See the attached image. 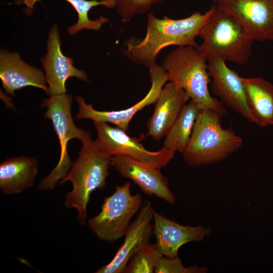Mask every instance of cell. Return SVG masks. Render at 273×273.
Instances as JSON below:
<instances>
[{
  "mask_svg": "<svg viewBox=\"0 0 273 273\" xmlns=\"http://www.w3.org/2000/svg\"><path fill=\"white\" fill-rule=\"evenodd\" d=\"M47 46V54L40 60L46 72L50 96L66 94L65 83L70 77L88 81L85 72L76 68L73 64V59L63 54L58 28L56 24L50 28Z\"/></svg>",
  "mask_w": 273,
  "mask_h": 273,
  "instance_id": "cell-13",
  "label": "cell"
},
{
  "mask_svg": "<svg viewBox=\"0 0 273 273\" xmlns=\"http://www.w3.org/2000/svg\"><path fill=\"white\" fill-rule=\"evenodd\" d=\"M41 0H23L27 8L32 9L34 4ZM69 3L76 11L78 20L73 25L68 28L70 34L74 35L83 29L98 31L102 25L109 22L107 18L100 16L96 20H90L88 17L89 11L94 7L103 6L108 8H114L115 0H65Z\"/></svg>",
  "mask_w": 273,
  "mask_h": 273,
  "instance_id": "cell-21",
  "label": "cell"
},
{
  "mask_svg": "<svg viewBox=\"0 0 273 273\" xmlns=\"http://www.w3.org/2000/svg\"><path fill=\"white\" fill-rule=\"evenodd\" d=\"M38 174V161L35 158H8L0 165L1 190L7 195L20 193L33 185Z\"/></svg>",
  "mask_w": 273,
  "mask_h": 273,
  "instance_id": "cell-18",
  "label": "cell"
},
{
  "mask_svg": "<svg viewBox=\"0 0 273 273\" xmlns=\"http://www.w3.org/2000/svg\"><path fill=\"white\" fill-rule=\"evenodd\" d=\"M111 165L123 177L131 180L146 195L155 196L171 205L175 203V198L161 169L123 156H112Z\"/></svg>",
  "mask_w": 273,
  "mask_h": 273,
  "instance_id": "cell-14",
  "label": "cell"
},
{
  "mask_svg": "<svg viewBox=\"0 0 273 273\" xmlns=\"http://www.w3.org/2000/svg\"><path fill=\"white\" fill-rule=\"evenodd\" d=\"M199 112L197 105L190 100L165 135L163 147L183 154L190 139Z\"/></svg>",
  "mask_w": 273,
  "mask_h": 273,
  "instance_id": "cell-20",
  "label": "cell"
},
{
  "mask_svg": "<svg viewBox=\"0 0 273 273\" xmlns=\"http://www.w3.org/2000/svg\"><path fill=\"white\" fill-rule=\"evenodd\" d=\"M190 100L186 92L172 82L162 87L147 123V136L158 141L165 136Z\"/></svg>",
  "mask_w": 273,
  "mask_h": 273,
  "instance_id": "cell-15",
  "label": "cell"
},
{
  "mask_svg": "<svg viewBox=\"0 0 273 273\" xmlns=\"http://www.w3.org/2000/svg\"><path fill=\"white\" fill-rule=\"evenodd\" d=\"M72 97L70 94L50 96L42 101L41 106L46 108L45 117L52 122L55 131L59 140L60 157L55 168L42 179L38 189L40 191L53 189L59 181L67 175L72 163L68 151V142L73 139L81 141L86 131L78 128L71 115Z\"/></svg>",
  "mask_w": 273,
  "mask_h": 273,
  "instance_id": "cell-7",
  "label": "cell"
},
{
  "mask_svg": "<svg viewBox=\"0 0 273 273\" xmlns=\"http://www.w3.org/2000/svg\"><path fill=\"white\" fill-rule=\"evenodd\" d=\"M149 69L151 88L145 97L137 103L120 110L98 111L94 109L92 104H87L82 97L78 96L76 97L78 106L76 118L110 123L125 131H127L129 122L134 115L144 107L155 104L162 87L168 81L167 73L162 66L155 64Z\"/></svg>",
  "mask_w": 273,
  "mask_h": 273,
  "instance_id": "cell-10",
  "label": "cell"
},
{
  "mask_svg": "<svg viewBox=\"0 0 273 273\" xmlns=\"http://www.w3.org/2000/svg\"><path fill=\"white\" fill-rule=\"evenodd\" d=\"M0 77L3 87L11 96L16 90L28 86L39 88L49 95L43 72L24 62L17 53L1 50Z\"/></svg>",
  "mask_w": 273,
  "mask_h": 273,
  "instance_id": "cell-17",
  "label": "cell"
},
{
  "mask_svg": "<svg viewBox=\"0 0 273 273\" xmlns=\"http://www.w3.org/2000/svg\"><path fill=\"white\" fill-rule=\"evenodd\" d=\"M142 204L140 193L131 194L129 182L117 185L114 192L105 198L101 212L88 219V225L99 239L113 243L125 235Z\"/></svg>",
  "mask_w": 273,
  "mask_h": 273,
  "instance_id": "cell-6",
  "label": "cell"
},
{
  "mask_svg": "<svg viewBox=\"0 0 273 273\" xmlns=\"http://www.w3.org/2000/svg\"><path fill=\"white\" fill-rule=\"evenodd\" d=\"M215 5L237 20L253 40L273 41V0H215Z\"/></svg>",
  "mask_w": 273,
  "mask_h": 273,
  "instance_id": "cell-9",
  "label": "cell"
},
{
  "mask_svg": "<svg viewBox=\"0 0 273 273\" xmlns=\"http://www.w3.org/2000/svg\"><path fill=\"white\" fill-rule=\"evenodd\" d=\"M206 267L194 265L189 267L184 266L177 257L162 256L159 260L154 270L156 273H205Z\"/></svg>",
  "mask_w": 273,
  "mask_h": 273,
  "instance_id": "cell-24",
  "label": "cell"
},
{
  "mask_svg": "<svg viewBox=\"0 0 273 273\" xmlns=\"http://www.w3.org/2000/svg\"><path fill=\"white\" fill-rule=\"evenodd\" d=\"M207 61L213 93L223 105L250 122L256 123L247 104L242 77L235 70L230 68L226 62L219 58H212Z\"/></svg>",
  "mask_w": 273,
  "mask_h": 273,
  "instance_id": "cell-11",
  "label": "cell"
},
{
  "mask_svg": "<svg viewBox=\"0 0 273 273\" xmlns=\"http://www.w3.org/2000/svg\"><path fill=\"white\" fill-rule=\"evenodd\" d=\"M216 8L213 6L205 13L196 12L182 19L167 16L156 17L152 12L147 16L145 36L142 38L132 37L123 42V54L131 61L149 68L156 64L159 53L171 46H191L197 48L195 38Z\"/></svg>",
  "mask_w": 273,
  "mask_h": 273,
  "instance_id": "cell-1",
  "label": "cell"
},
{
  "mask_svg": "<svg viewBox=\"0 0 273 273\" xmlns=\"http://www.w3.org/2000/svg\"><path fill=\"white\" fill-rule=\"evenodd\" d=\"M165 0H115L116 11L124 23L130 22L135 16L145 14L155 5Z\"/></svg>",
  "mask_w": 273,
  "mask_h": 273,
  "instance_id": "cell-23",
  "label": "cell"
},
{
  "mask_svg": "<svg viewBox=\"0 0 273 273\" xmlns=\"http://www.w3.org/2000/svg\"><path fill=\"white\" fill-rule=\"evenodd\" d=\"M161 66L167 73L168 81L180 86L199 110L209 109L222 116L227 115L224 105L210 94L211 78L207 61L197 48L177 47L165 56Z\"/></svg>",
  "mask_w": 273,
  "mask_h": 273,
  "instance_id": "cell-3",
  "label": "cell"
},
{
  "mask_svg": "<svg viewBox=\"0 0 273 273\" xmlns=\"http://www.w3.org/2000/svg\"><path fill=\"white\" fill-rule=\"evenodd\" d=\"M97 133V144L112 156H126L139 162L161 169L173 157L175 152L163 147L152 152L147 150L140 139L132 138L118 127L102 121L94 122Z\"/></svg>",
  "mask_w": 273,
  "mask_h": 273,
  "instance_id": "cell-8",
  "label": "cell"
},
{
  "mask_svg": "<svg viewBox=\"0 0 273 273\" xmlns=\"http://www.w3.org/2000/svg\"><path fill=\"white\" fill-rule=\"evenodd\" d=\"M163 256L156 244L149 243L136 252L128 261L124 273H153Z\"/></svg>",
  "mask_w": 273,
  "mask_h": 273,
  "instance_id": "cell-22",
  "label": "cell"
},
{
  "mask_svg": "<svg viewBox=\"0 0 273 273\" xmlns=\"http://www.w3.org/2000/svg\"><path fill=\"white\" fill-rule=\"evenodd\" d=\"M247 104L256 124H273V84L262 77H242Z\"/></svg>",
  "mask_w": 273,
  "mask_h": 273,
  "instance_id": "cell-19",
  "label": "cell"
},
{
  "mask_svg": "<svg viewBox=\"0 0 273 273\" xmlns=\"http://www.w3.org/2000/svg\"><path fill=\"white\" fill-rule=\"evenodd\" d=\"M222 116L209 109L199 110L188 144L184 151L185 162L199 167L221 161L242 145V138L221 124Z\"/></svg>",
  "mask_w": 273,
  "mask_h": 273,
  "instance_id": "cell-4",
  "label": "cell"
},
{
  "mask_svg": "<svg viewBox=\"0 0 273 273\" xmlns=\"http://www.w3.org/2000/svg\"><path fill=\"white\" fill-rule=\"evenodd\" d=\"M153 232L156 245L163 256H177L179 249L192 242L201 241L211 230L199 225L180 224L154 211Z\"/></svg>",
  "mask_w": 273,
  "mask_h": 273,
  "instance_id": "cell-16",
  "label": "cell"
},
{
  "mask_svg": "<svg viewBox=\"0 0 273 273\" xmlns=\"http://www.w3.org/2000/svg\"><path fill=\"white\" fill-rule=\"evenodd\" d=\"M154 210L151 202L147 201L138 213L124 236L122 245L119 247L112 260L100 268L96 273H122L132 256L150 243L154 235Z\"/></svg>",
  "mask_w": 273,
  "mask_h": 273,
  "instance_id": "cell-12",
  "label": "cell"
},
{
  "mask_svg": "<svg viewBox=\"0 0 273 273\" xmlns=\"http://www.w3.org/2000/svg\"><path fill=\"white\" fill-rule=\"evenodd\" d=\"M81 142L82 145L78 157L60 184L67 181L72 183L73 189L66 194L64 204L67 208L76 209L78 221L84 225L90 195L93 191L102 189L106 186L112 156L92 139L89 131H86Z\"/></svg>",
  "mask_w": 273,
  "mask_h": 273,
  "instance_id": "cell-2",
  "label": "cell"
},
{
  "mask_svg": "<svg viewBox=\"0 0 273 273\" xmlns=\"http://www.w3.org/2000/svg\"><path fill=\"white\" fill-rule=\"evenodd\" d=\"M199 36L202 42L197 49L207 60L218 58L242 65L251 56L254 40L237 20L216 7Z\"/></svg>",
  "mask_w": 273,
  "mask_h": 273,
  "instance_id": "cell-5",
  "label": "cell"
}]
</instances>
